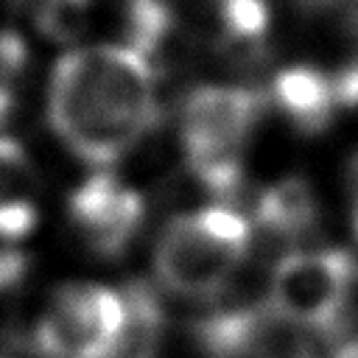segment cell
<instances>
[{"mask_svg":"<svg viewBox=\"0 0 358 358\" xmlns=\"http://www.w3.org/2000/svg\"><path fill=\"white\" fill-rule=\"evenodd\" d=\"M45 117L73 157L106 171L159 120L157 64L123 39L73 48L50 67Z\"/></svg>","mask_w":358,"mask_h":358,"instance_id":"1","label":"cell"},{"mask_svg":"<svg viewBox=\"0 0 358 358\" xmlns=\"http://www.w3.org/2000/svg\"><path fill=\"white\" fill-rule=\"evenodd\" d=\"M252 224L227 204H207L171 218L154 243L157 282L176 296H213L243 263Z\"/></svg>","mask_w":358,"mask_h":358,"instance_id":"2","label":"cell"},{"mask_svg":"<svg viewBox=\"0 0 358 358\" xmlns=\"http://www.w3.org/2000/svg\"><path fill=\"white\" fill-rule=\"evenodd\" d=\"M263 95L246 84L193 87L179 106V145L190 173L213 193L238 187Z\"/></svg>","mask_w":358,"mask_h":358,"instance_id":"3","label":"cell"},{"mask_svg":"<svg viewBox=\"0 0 358 358\" xmlns=\"http://www.w3.org/2000/svg\"><path fill=\"white\" fill-rule=\"evenodd\" d=\"M134 333V296L76 282L59 288L34 327L42 358H120Z\"/></svg>","mask_w":358,"mask_h":358,"instance_id":"4","label":"cell"},{"mask_svg":"<svg viewBox=\"0 0 358 358\" xmlns=\"http://www.w3.org/2000/svg\"><path fill=\"white\" fill-rule=\"evenodd\" d=\"M355 274L358 266L344 249L288 252L271 268L266 305L305 330L333 327Z\"/></svg>","mask_w":358,"mask_h":358,"instance_id":"5","label":"cell"},{"mask_svg":"<svg viewBox=\"0 0 358 358\" xmlns=\"http://www.w3.org/2000/svg\"><path fill=\"white\" fill-rule=\"evenodd\" d=\"M193 336L207 358H316L305 327L268 305L207 316L196 322Z\"/></svg>","mask_w":358,"mask_h":358,"instance_id":"6","label":"cell"},{"mask_svg":"<svg viewBox=\"0 0 358 358\" xmlns=\"http://www.w3.org/2000/svg\"><path fill=\"white\" fill-rule=\"evenodd\" d=\"M67 218L92 255L117 257L137 238L145 204L134 187L109 171H95L70 193Z\"/></svg>","mask_w":358,"mask_h":358,"instance_id":"7","label":"cell"},{"mask_svg":"<svg viewBox=\"0 0 358 358\" xmlns=\"http://www.w3.org/2000/svg\"><path fill=\"white\" fill-rule=\"evenodd\" d=\"M274 103L280 112L305 131L324 129L338 109H344L336 73H324L316 67H288L274 78L271 87Z\"/></svg>","mask_w":358,"mask_h":358,"instance_id":"8","label":"cell"},{"mask_svg":"<svg viewBox=\"0 0 358 358\" xmlns=\"http://www.w3.org/2000/svg\"><path fill=\"white\" fill-rule=\"evenodd\" d=\"M39 218L36 171L20 140L0 134V238H25Z\"/></svg>","mask_w":358,"mask_h":358,"instance_id":"9","label":"cell"},{"mask_svg":"<svg viewBox=\"0 0 358 358\" xmlns=\"http://www.w3.org/2000/svg\"><path fill=\"white\" fill-rule=\"evenodd\" d=\"M316 196L310 185L299 176L280 179L268 185L255 207L260 229L280 235V238H299L316 224Z\"/></svg>","mask_w":358,"mask_h":358,"instance_id":"10","label":"cell"},{"mask_svg":"<svg viewBox=\"0 0 358 358\" xmlns=\"http://www.w3.org/2000/svg\"><path fill=\"white\" fill-rule=\"evenodd\" d=\"M204 17L218 48L227 53H255L271 28L266 0H204Z\"/></svg>","mask_w":358,"mask_h":358,"instance_id":"11","label":"cell"},{"mask_svg":"<svg viewBox=\"0 0 358 358\" xmlns=\"http://www.w3.org/2000/svg\"><path fill=\"white\" fill-rule=\"evenodd\" d=\"M20 6L28 8L31 20L48 39L70 42L81 31L92 0H20Z\"/></svg>","mask_w":358,"mask_h":358,"instance_id":"12","label":"cell"},{"mask_svg":"<svg viewBox=\"0 0 358 358\" xmlns=\"http://www.w3.org/2000/svg\"><path fill=\"white\" fill-rule=\"evenodd\" d=\"M28 67V45L20 34L0 28V120L11 112L17 84L22 81Z\"/></svg>","mask_w":358,"mask_h":358,"instance_id":"13","label":"cell"},{"mask_svg":"<svg viewBox=\"0 0 358 358\" xmlns=\"http://www.w3.org/2000/svg\"><path fill=\"white\" fill-rule=\"evenodd\" d=\"M25 271V257L20 252H0V291L17 282Z\"/></svg>","mask_w":358,"mask_h":358,"instance_id":"14","label":"cell"},{"mask_svg":"<svg viewBox=\"0 0 358 358\" xmlns=\"http://www.w3.org/2000/svg\"><path fill=\"white\" fill-rule=\"evenodd\" d=\"M350 185H352V199H355V213H352V224H355V235H358V157L352 159V168H350Z\"/></svg>","mask_w":358,"mask_h":358,"instance_id":"15","label":"cell"},{"mask_svg":"<svg viewBox=\"0 0 358 358\" xmlns=\"http://www.w3.org/2000/svg\"><path fill=\"white\" fill-rule=\"evenodd\" d=\"M0 358H3V355H0Z\"/></svg>","mask_w":358,"mask_h":358,"instance_id":"16","label":"cell"}]
</instances>
